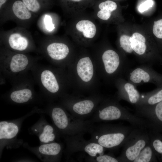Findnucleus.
<instances>
[{
	"label": "nucleus",
	"mask_w": 162,
	"mask_h": 162,
	"mask_svg": "<svg viewBox=\"0 0 162 162\" xmlns=\"http://www.w3.org/2000/svg\"><path fill=\"white\" fill-rule=\"evenodd\" d=\"M152 66L142 64L134 68L130 67L124 76L136 87L145 83L153 84L157 87L162 86V74L154 70Z\"/></svg>",
	"instance_id": "f257e3e1"
},
{
	"label": "nucleus",
	"mask_w": 162,
	"mask_h": 162,
	"mask_svg": "<svg viewBox=\"0 0 162 162\" xmlns=\"http://www.w3.org/2000/svg\"><path fill=\"white\" fill-rule=\"evenodd\" d=\"M25 117L15 120L0 122V154L3 149L19 148L23 143V140L17 138L23 120Z\"/></svg>",
	"instance_id": "f03ea898"
},
{
	"label": "nucleus",
	"mask_w": 162,
	"mask_h": 162,
	"mask_svg": "<svg viewBox=\"0 0 162 162\" xmlns=\"http://www.w3.org/2000/svg\"><path fill=\"white\" fill-rule=\"evenodd\" d=\"M2 9L4 10L0 11L1 19L2 22L13 20L19 23L27 24L29 23L35 17L27 9L22 0H11Z\"/></svg>",
	"instance_id": "7ed1b4c3"
},
{
	"label": "nucleus",
	"mask_w": 162,
	"mask_h": 162,
	"mask_svg": "<svg viewBox=\"0 0 162 162\" xmlns=\"http://www.w3.org/2000/svg\"><path fill=\"white\" fill-rule=\"evenodd\" d=\"M1 36L10 48L19 51L27 50L32 40L30 33L22 27L2 32Z\"/></svg>",
	"instance_id": "20e7f679"
},
{
	"label": "nucleus",
	"mask_w": 162,
	"mask_h": 162,
	"mask_svg": "<svg viewBox=\"0 0 162 162\" xmlns=\"http://www.w3.org/2000/svg\"><path fill=\"white\" fill-rule=\"evenodd\" d=\"M97 30L96 25L92 20L82 18L74 23L72 28L71 34L73 38L88 41L95 38Z\"/></svg>",
	"instance_id": "39448f33"
},
{
	"label": "nucleus",
	"mask_w": 162,
	"mask_h": 162,
	"mask_svg": "<svg viewBox=\"0 0 162 162\" xmlns=\"http://www.w3.org/2000/svg\"><path fill=\"white\" fill-rule=\"evenodd\" d=\"M28 130L30 134L38 137L40 144L52 142L55 139L53 128L47 122L43 116L41 117Z\"/></svg>",
	"instance_id": "423d86ee"
},
{
	"label": "nucleus",
	"mask_w": 162,
	"mask_h": 162,
	"mask_svg": "<svg viewBox=\"0 0 162 162\" xmlns=\"http://www.w3.org/2000/svg\"><path fill=\"white\" fill-rule=\"evenodd\" d=\"M23 146L43 162L50 161L51 157L58 155L61 149L60 145L56 142L40 144L34 147L29 146L27 143H25Z\"/></svg>",
	"instance_id": "0eeeda50"
},
{
	"label": "nucleus",
	"mask_w": 162,
	"mask_h": 162,
	"mask_svg": "<svg viewBox=\"0 0 162 162\" xmlns=\"http://www.w3.org/2000/svg\"><path fill=\"white\" fill-rule=\"evenodd\" d=\"M116 83L122 96L132 104H136L139 101L140 95L135 85L122 77L118 78Z\"/></svg>",
	"instance_id": "6e6552de"
},
{
	"label": "nucleus",
	"mask_w": 162,
	"mask_h": 162,
	"mask_svg": "<svg viewBox=\"0 0 162 162\" xmlns=\"http://www.w3.org/2000/svg\"><path fill=\"white\" fill-rule=\"evenodd\" d=\"M47 54L52 59L60 60L66 58L69 52V49L64 43L61 42H52L46 46Z\"/></svg>",
	"instance_id": "1a4fd4ad"
},
{
	"label": "nucleus",
	"mask_w": 162,
	"mask_h": 162,
	"mask_svg": "<svg viewBox=\"0 0 162 162\" xmlns=\"http://www.w3.org/2000/svg\"><path fill=\"white\" fill-rule=\"evenodd\" d=\"M76 70L78 75L82 81L87 82L91 80L93 76L94 70L92 62L89 57H83L78 61Z\"/></svg>",
	"instance_id": "9d476101"
},
{
	"label": "nucleus",
	"mask_w": 162,
	"mask_h": 162,
	"mask_svg": "<svg viewBox=\"0 0 162 162\" xmlns=\"http://www.w3.org/2000/svg\"><path fill=\"white\" fill-rule=\"evenodd\" d=\"M42 85L50 92L55 93L59 89L58 83L54 74L51 71L44 70L40 75Z\"/></svg>",
	"instance_id": "9b49d317"
},
{
	"label": "nucleus",
	"mask_w": 162,
	"mask_h": 162,
	"mask_svg": "<svg viewBox=\"0 0 162 162\" xmlns=\"http://www.w3.org/2000/svg\"><path fill=\"white\" fill-rule=\"evenodd\" d=\"M117 8V4L115 2L106 0L100 3L96 13L97 17L102 20H107L111 17V13Z\"/></svg>",
	"instance_id": "f8f14e48"
},
{
	"label": "nucleus",
	"mask_w": 162,
	"mask_h": 162,
	"mask_svg": "<svg viewBox=\"0 0 162 162\" xmlns=\"http://www.w3.org/2000/svg\"><path fill=\"white\" fill-rule=\"evenodd\" d=\"M124 138V135L121 133L106 134L101 136L98 142L103 147L111 148L119 145Z\"/></svg>",
	"instance_id": "ddd939ff"
},
{
	"label": "nucleus",
	"mask_w": 162,
	"mask_h": 162,
	"mask_svg": "<svg viewBox=\"0 0 162 162\" xmlns=\"http://www.w3.org/2000/svg\"><path fill=\"white\" fill-rule=\"evenodd\" d=\"M28 10L35 16L47 10L50 0H22Z\"/></svg>",
	"instance_id": "4468645a"
},
{
	"label": "nucleus",
	"mask_w": 162,
	"mask_h": 162,
	"mask_svg": "<svg viewBox=\"0 0 162 162\" xmlns=\"http://www.w3.org/2000/svg\"><path fill=\"white\" fill-rule=\"evenodd\" d=\"M28 64V59L26 55L22 53H17L11 57L9 68L13 72L18 73L24 70Z\"/></svg>",
	"instance_id": "2eb2a0df"
},
{
	"label": "nucleus",
	"mask_w": 162,
	"mask_h": 162,
	"mask_svg": "<svg viewBox=\"0 0 162 162\" xmlns=\"http://www.w3.org/2000/svg\"><path fill=\"white\" fill-rule=\"evenodd\" d=\"M51 117L56 126L59 129L64 130L68 127V119L64 111L59 107L54 108L51 112Z\"/></svg>",
	"instance_id": "dca6fc26"
},
{
	"label": "nucleus",
	"mask_w": 162,
	"mask_h": 162,
	"mask_svg": "<svg viewBox=\"0 0 162 162\" xmlns=\"http://www.w3.org/2000/svg\"><path fill=\"white\" fill-rule=\"evenodd\" d=\"M32 94L30 89L25 88L13 91L11 93L10 98L14 102L22 104L27 102L32 99Z\"/></svg>",
	"instance_id": "f3484780"
},
{
	"label": "nucleus",
	"mask_w": 162,
	"mask_h": 162,
	"mask_svg": "<svg viewBox=\"0 0 162 162\" xmlns=\"http://www.w3.org/2000/svg\"><path fill=\"white\" fill-rule=\"evenodd\" d=\"M99 116L103 120H111L117 119L121 115L120 110L114 106H110L99 111Z\"/></svg>",
	"instance_id": "a211bd4d"
},
{
	"label": "nucleus",
	"mask_w": 162,
	"mask_h": 162,
	"mask_svg": "<svg viewBox=\"0 0 162 162\" xmlns=\"http://www.w3.org/2000/svg\"><path fill=\"white\" fill-rule=\"evenodd\" d=\"M141 98L145 99L144 101L151 106L155 105L162 101V86L157 88L153 91L146 93L145 96L142 95Z\"/></svg>",
	"instance_id": "6ab92c4d"
},
{
	"label": "nucleus",
	"mask_w": 162,
	"mask_h": 162,
	"mask_svg": "<svg viewBox=\"0 0 162 162\" xmlns=\"http://www.w3.org/2000/svg\"><path fill=\"white\" fill-rule=\"evenodd\" d=\"M145 145V141L143 140H140L138 141L134 145L129 147L125 152L127 158L131 161L134 160Z\"/></svg>",
	"instance_id": "aec40b11"
},
{
	"label": "nucleus",
	"mask_w": 162,
	"mask_h": 162,
	"mask_svg": "<svg viewBox=\"0 0 162 162\" xmlns=\"http://www.w3.org/2000/svg\"><path fill=\"white\" fill-rule=\"evenodd\" d=\"M94 106L92 101L86 100L75 104L73 106V110L76 113L80 115H84L90 112Z\"/></svg>",
	"instance_id": "412c9836"
},
{
	"label": "nucleus",
	"mask_w": 162,
	"mask_h": 162,
	"mask_svg": "<svg viewBox=\"0 0 162 162\" xmlns=\"http://www.w3.org/2000/svg\"><path fill=\"white\" fill-rule=\"evenodd\" d=\"M86 0H61L64 5V11L70 16L76 15V5Z\"/></svg>",
	"instance_id": "4be33fe9"
},
{
	"label": "nucleus",
	"mask_w": 162,
	"mask_h": 162,
	"mask_svg": "<svg viewBox=\"0 0 162 162\" xmlns=\"http://www.w3.org/2000/svg\"><path fill=\"white\" fill-rule=\"evenodd\" d=\"M85 151L90 156L94 157L97 153L101 156L103 154V148L100 144L91 143L86 145L85 148Z\"/></svg>",
	"instance_id": "5701e85b"
},
{
	"label": "nucleus",
	"mask_w": 162,
	"mask_h": 162,
	"mask_svg": "<svg viewBox=\"0 0 162 162\" xmlns=\"http://www.w3.org/2000/svg\"><path fill=\"white\" fill-rule=\"evenodd\" d=\"M152 152L151 148L147 146L141 151L134 160V162H148L151 160Z\"/></svg>",
	"instance_id": "b1692460"
},
{
	"label": "nucleus",
	"mask_w": 162,
	"mask_h": 162,
	"mask_svg": "<svg viewBox=\"0 0 162 162\" xmlns=\"http://www.w3.org/2000/svg\"><path fill=\"white\" fill-rule=\"evenodd\" d=\"M130 37L128 35H123L119 39L120 47L125 52L129 54H131L132 52L130 41Z\"/></svg>",
	"instance_id": "393cba45"
},
{
	"label": "nucleus",
	"mask_w": 162,
	"mask_h": 162,
	"mask_svg": "<svg viewBox=\"0 0 162 162\" xmlns=\"http://www.w3.org/2000/svg\"><path fill=\"white\" fill-rule=\"evenodd\" d=\"M154 36L160 40H162V18L154 22L152 29Z\"/></svg>",
	"instance_id": "a878e982"
},
{
	"label": "nucleus",
	"mask_w": 162,
	"mask_h": 162,
	"mask_svg": "<svg viewBox=\"0 0 162 162\" xmlns=\"http://www.w3.org/2000/svg\"><path fill=\"white\" fill-rule=\"evenodd\" d=\"M43 18L44 26L46 30L50 32L53 30L55 28V25L53 23L51 16L46 14L44 15Z\"/></svg>",
	"instance_id": "bb28decb"
},
{
	"label": "nucleus",
	"mask_w": 162,
	"mask_h": 162,
	"mask_svg": "<svg viewBox=\"0 0 162 162\" xmlns=\"http://www.w3.org/2000/svg\"><path fill=\"white\" fill-rule=\"evenodd\" d=\"M154 4L152 0H147L140 4L138 8L139 11L142 13L151 8Z\"/></svg>",
	"instance_id": "cd10ccee"
},
{
	"label": "nucleus",
	"mask_w": 162,
	"mask_h": 162,
	"mask_svg": "<svg viewBox=\"0 0 162 162\" xmlns=\"http://www.w3.org/2000/svg\"><path fill=\"white\" fill-rule=\"evenodd\" d=\"M154 111L158 118L162 122V101L153 105Z\"/></svg>",
	"instance_id": "c85d7f7f"
},
{
	"label": "nucleus",
	"mask_w": 162,
	"mask_h": 162,
	"mask_svg": "<svg viewBox=\"0 0 162 162\" xmlns=\"http://www.w3.org/2000/svg\"><path fill=\"white\" fill-rule=\"evenodd\" d=\"M98 162H117L115 158L108 155H101L98 157L96 159Z\"/></svg>",
	"instance_id": "c756f323"
},
{
	"label": "nucleus",
	"mask_w": 162,
	"mask_h": 162,
	"mask_svg": "<svg viewBox=\"0 0 162 162\" xmlns=\"http://www.w3.org/2000/svg\"><path fill=\"white\" fill-rule=\"evenodd\" d=\"M152 144L155 150L158 153L162 154V141L156 139L153 141Z\"/></svg>",
	"instance_id": "7c9ffc66"
},
{
	"label": "nucleus",
	"mask_w": 162,
	"mask_h": 162,
	"mask_svg": "<svg viewBox=\"0 0 162 162\" xmlns=\"http://www.w3.org/2000/svg\"><path fill=\"white\" fill-rule=\"evenodd\" d=\"M10 0H0V9H2V7Z\"/></svg>",
	"instance_id": "2f4dec72"
},
{
	"label": "nucleus",
	"mask_w": 162,
	"mask_h": 162,
	"mask_svg": "<svg viewBox=\"0 0 162 162\" xmlns=\"http://www.w3.org/2000/svg\"><path fill=\"white\" fill-rule=\"evenodd\" d=\"M98 136H96V139H98Z\"/></svg>",
	"instance_id": "473e14b6"
},
{
	"label": "nucleus",
	"mask_w": 162,
	"mask_h": 162,
	"mask_svg": "<svg viewBox=\"0 0 162 162\" xmlns=\"http://www.w3.org/2000/svg\"><path fill=\"white\" fill-rule=\"evenodd\" d=\"M160 61L162 62V57H161V60H160Z\"/></svg>",
	"instance_id": "72a5a7b5"
}]
</instances>
